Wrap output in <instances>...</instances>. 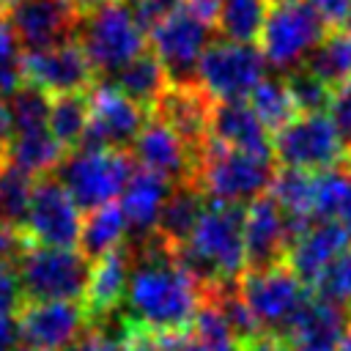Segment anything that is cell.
<instances>
[{"label": "cell", "mask_w": 351, "mask_h": 351, "mask_svg": "<svg viewBox=\"0 0 351 351\" xmlns=\"http://www.w3.org/2000/svg\"><path fill=\"white\" fill-rule=\"evenodd\" d=\"M134 176V159L118 148H74L58 165V181L85 211L115 203Z\"/></svg>", "instance_id": "cell-5"}, {"label": "cell", "mask_w": 351, "mask_h": 351, "mask_svg": "<svg viewBox=\"0 0 351 351\" xmlns=\"http://www.w3.org/2000/svg\"><path fill=\"white\" fill-rule=\"evenodd\" d=\"M348 176H351V159H348Z\"/></svg>", "instance_id": "cell-48"}, {"label": "cell", "mask_w": 351, "mask_h": 351, "mask_svg": "<svg viewBox=\"0 0 351 351\" xmlns=\"http://www.w3.org/2000/svg\"><path fill=\"white\" fill-rule=\"evenodd\" d=\"M74 38L82 47L93 74L101 77H115L126 63L145 52V30L134 22L126 0H112L80 14Z\"/></svg>", "instance_id": "cell-4"}, {"label": "cell", "mask_w": 351, "mask_h": 351, "mask_svg": "<svg viewBox=\"0 0 351 351\" xmlns=\"http://www.w3.org/2000/svg\"><path fill=\"white\" fill-rule=\"evenodd\" d=\"M241 351H291V348H288V343H285L282 337H277V335H258L255 340L244 343Z\"/></svg>", "instance_id": "cell-44"}, {"label": "cell", "mask_w": 351, "mask_h": 351, "mask_svg": "<svg viewBox=\"0 0 351 351\" xmlns=\"http://www.w3.org/2000/svg\"><path fill=\"white\" fill-rule=\"evenodd\" d=\"M0 27H3V14H0Z\"/></svg>", "instance_id": "cell-50"}, {"label": "cell", "mask_w": 351, "mask_h": 351, "mask_svg": "<svg viewBox=\"0 0 351 351\" xmlns=\"http://www.w3.org/2000/svg\"><path fill=\"white\" fill-rule=\"evenodd\" d=\"M22 55L25 52H22L16 36L3 22V27H0V99H8L11 93H16L25 85Z\"/></svg>", "instance_id": "cell-38"}, {"label": "cell", "mask_w": 351, "mask_h": 351, "mask_svg": "<svg viewBox=\"0 0 351 351\" xmlns=\"http://www.w3.org/2000/svg\"><path fill=\"white\" fill-rule=\"evenodd\" d=\"M239 296L250 307L261 332L277 337L291 329V324L313 299L307 285L285 263L269 269H247L239 280Z\"/></svg>", "instance_id": "cell-7"}, {"label": "cell", "mask_w": 351, "mask_h": 351, "mask_svg": "<svg viewBox=\"0 0 351 351\" xmlns=\"http://www.w3.org/2000/svg\"><path fill=\"white\" fill-rule=\"evenodd\" d=\"M313 288H315V299L343 310L351 307V247L324 269V274L315 280Z\"/></svg>", "instance_id": "cell-36"}, {"label": "cell", "mask_w": 351, "mask_h": 351, "mask_svg": "<svg viewBox=\"0 0 351 351\" xmlns=\"http://www.w3.org/2000/svg\"><path fill=\"white\" fill-rule=\"evenodd\" d=\"M288 85V93H291V101L296 107V115H313V112H324L329 107V96H332V88L324 85L318 77H313L310 71L304 69H296L288 74L285 80Z\"/></svg>", "instance_id": "cell-37"}, {"label": "cell", "mask_w": 351, "mask_h": 351, "mask_svg": "<svg viewBox=\"0 0 351 351\" xmlns=\"http://www.w3.org/2000/svg\"><path fill=\"white\" fill-rule=\"evenodd\" d=\"M132 274L126 285V321L148 332H186L203 304V288L178 263L176 247L159 233L126 241Z\"/></svg>", "instance_id": "cell-1"}, {"label": "cell", "mask_w": 351, "mask_h": 351, "mask_svg": "<svg viewBox=\"0 0 351 351\" xmlns=\"http://www.w3.org/2000/svg\"><path fill=\"white\" fill-rule=\"evenodd\" d=\"M208 140H217L230 148L271 154V132L261 123L250 101H214L208 115Z\"/></svg>", "instance_id": "cell-22"}, {"label": "cell", "mask_w": 351, "mask_h": 351, "mask_svg": "<svg viewBox=\"0 0 351 351\" xmlns=\"http://www.w3.org/2000/svg\"><path fill=\"white\" fill-rule=\"evenodd\" d=\"M326 110H329V121L337 129L343 145L351 151V82H346V85L332 90Z\"/></svg>", "instance_id": "cell-39"}, {"label": "cell", "mask_w": 351, "mask_h": 351, "mask_svg": "<svg viewBox=\"0 0 351 351\" xmlns=\"http://www.w3.org/2000/svg\"><path fill=\"white\" fill-rule=\"evenodd\" d=\"M329 33L326 19L307 0H274L261 30V52L280 71H296Z\"/></svg>", "instance_id": "cell-6"}, {"label": "cell", "mask_w": 351, "mask_h": 351, "mask_svg": "<svg viewBox=\"0 0 351 351\" xmlns=\"http://www.w3.org/2000/svg\"><path fill=\"white\" fill-rule=\"evenodd\" d=\"M189 346L192 351H241L239 337L228 326L219 307L203 296V304L189 326Z\"/></svg>", "instance_id": "cell-32"}, {"label": "cell", "mask_w": 351, "mask_h": 351, "mask_svg": "<svg viewBox=\"0 0 351 351\" xmlns=\"http://www.w3.org/2000/svg\"><path fill=\"white\" fill-rule=\"evenodd\" d=\"M266 77V58L255 44L211 41L197 63V85L211 101H247Z\"/></svg>", "instance_id": "cell-9"}, {"label": "cell", "mask_w": 351, "mask_h": 351, "mask_svg": "<svg viewBox=\"0 0 351 351\" xmlns=\"http://www.w3.org/2000/svg\"><path fill=\"white\" fill-rule=\"evenodd\" d=\"M250 107L255 110V115L261 118V123L274 134L280 132L291 118H296V107L291 101V93H288V85L285 80H277V77H263L258 82V88L250 93Z\"/></svg>", "instance_id": "cell-33"}, {"label": "cell", "mask_w": 351, "mask_h": 351, "mask_svg": "<svg viewBox=\"0 0 351 351\" xmlns=\"http://www.w3.org/2000/svg\"><path fill=\"white\" fill-rule=\"evenodd\" d=\"M0 3H5V0H0Z\"/></svg>", "instance_id": "cell-52"}, {"label": "cell", "mask_w": 351, "mask_h": 351, "mask_svg": "<svg viewBox=\"0 0 351 351\" xmlns=\"http://www.w3.org/2000/svg\"><path fill=\"white\" fill-rule=\"evenodd\" d=\"M206 206H208V197L197 189L195 181L173 184L162 203V211L156 219V233L173 247L184 244L189 239V233L195 230Z\"/></svg>", "instance_id": "cell-25"}, {"label": "cell", "mask_w": 351, "mask_h": 351, "mask_svg": "<svg viewBox=\"0 0 351 351\" xmlns=\"http://www.w3.org/2000/svg\"><path fill=\"white\" fill-rule=\"evenodd\" d=\"M77 19L80 14L69 0H19L5 11V25L25 52L71 41Z\"/></svg>", "instance_id": "cell-15"}, {"label": "cell", "mask_w": 351, "mask_h": 351, "mask_svg": "<svg viewBox=\"0 0 351 351\" xmlns=\"http://www.w3.org/2000/svg\"><path fill=\"white\" fill-rule=\"evenodd\" d=\"M88 132L80 148H129L148 121V110L123 96L112 82H93L88 88Z\"/></svg>", "instance_id": "cell-13"}, {"label": "cell", "mask_w": 351, "mask_h": 351, "mask_svg": "<svg viewBox=\"0 0 351 351\" xmlns=\"http://www.w3.org/2000/svg\"><path fill=\"white\" fill-rule=\"evenodd\" d=\"M88 96L85 93H69V96H52V107H49V121L47 129L49 134L66 148H80L85 132H88Z\"/></svg>", "instance_id": "cell-31"}, {"label": "cell", "mask_w": 351, "mask_h": 351, "mask_svg": "<svg viewBox=\"0 0 351 351\" xmlns=\"http://www.w3.org/2000/svg\"><path fill=\"white\" fill-rule=\"evenodd\" d=\"M351 247L348 233L329 219H318L313 222L302 236H296L285 252V266L304 282V285H315V280L324 274V269L343 255Z\"/></svg>", "instance_id": "cell-19"}, {"label": "cell", "mask_w": 351, "mask_h": 351, "mask_svg": "<svg viewBox=\"0 0 351 351\" xmlns=\"http://www.w3.org/2000/svg\"><path fill=\"white\" fill-rule=\"evenodd\" d=\"M176 258L197 280L203 293L236 285L247 271L244 206L208 200L189 239L176 247Z\"/></svg>", "instance_id": "cell-2"}, {"label": "cell", "mask_w": 351, "mask_h": 351, "mask_svg": "<svg viewBox=\"0 0 351 351\" xmlns=\"http://www.w3.org/2000/svg\"><path fill=\"white\" fill-rule=\"evenodd\" d=\"M11 121H14V132H33V129H47L49 121V107H52V96L44 93L41 88L25 82L16 93H11L5 99Z\"/></svg>", "instance_id": "cell-35"}, {"label": "cell", "mask_w": 351, "mask_h": 351, "mask_svg": "<svg viewBox=\"0 0 351 351\" xmlns=\"http://www.w3.org/2000/svg\"><path fill=\"white\" fill-rule=\"evenodd\" d=\"M346 151L348 148L324 112L296 115L271 137L274 162L304 173H324L337 167Z\"/></svg>", "instance_id": "cell-11"}, {"label": "cell", "mask_w": 351, "mask_h": 351, "mask_svg": "<svg viewBox=\"0 0 351 351\" xmlns=\"http://www.w3.org/2000/svg\"><path fill=\"white\" fill-rule=\"evenodd\" d=\"M214 25L200 19L184 3L151 30L154 55L162 63L170 85H197V63L211 44Z\"/></svg>", "instance_id": "cell-10"}, {"label": "cell", "mask_w": 351, "mask_h": 351, "mask_svg": "<svg viewBox=\"0 0 351 351\" xmlns=\"http://www.w3.org/2000/svg\"><path fill=\"white\" fill-rule=\"evenodd\" d=\"M14 351H36V348H27V346H16Z\"/></svg>", "instance_id": "cell-47"}, {"label": "cell", "mask_w": 351, "mask_h": 351, "mask_svg": "<svg viewBox=\"0 0 351 351\" xmlns=\"http://www.w3.org/2000/svg\"><path fill=\"white\" fill-rule=\"evenodd\" d=\"M112 85H115L123 96H129L132 101H137L140 107H145V110L151 112L154 104L159 101V96L167 90L170 82H167V74H165L162 63L156 60V55L145 49L143 55H137L132 63H126V66L115 74Z\"/></svg>", "instance_id": "cell-29"}, {"label": "cell", "mask_w": 351, "mask_h": 351, "mask_svg": "<svg viewBox=\"0 0 351 351\" xmlns=\"http://www.w3.org/2000/svg\"><path fill=\"white\" fill-rule=\"evenodd\" d=\"M351 318L343 307L321 299H310L291 329L282 335L291 351H340Z\"/></svg>", "instance_id": "cell-20"}, {"label": "cell", "mask_w": 351, "mask_h": 351, "mask_svg": "<svg viewBox=\"0 0 351 351\" xmlns=\"http://www.w3.org/2000/svg\"><path fill=\"white\" fill-rule=\"evenodd\" d=\"M302 69L318 77L332 90L351 82V25L329 27V33L310 52Z\"/></svg>", "instance_id": "cell-27"}, {"label": "cell", "mask_w": 351, "mask_h": 351, "mask_svg": "<svg viewBox=\"0 0 351 351\" xmlns=\"http://www.w3.org/2000/svg\"><path fill=\"white\" fill-rule=\"evenodd\" d=\"M211 99L200 90V85H167V90L154 104L151 115L167 121L197 154L208 143V115H211Z\"/></svg>", "instance_id": "cell-21"}, {"label": "cell", "mask_w": 351, "mask_h": 351, "mask_svg": "<svg viewBox=\"0 0 351 351\" xmlns=\"http://www.w3.org/2000/svg\"><path fill=\"white\" fill-rule=\"evenodd\" d=\"M22 74L25 82L41 88L49 96H69V93H85L93 85V69L77 44V38L25 52L22 55Z\"/></svg>", "instance_id": "cell-14"}, {"label": "cell", "mask_w": 351, "mask_h": 351, "mask_svg": "<svg viewBox=\"0 0 351 351\" xmlns=\"http://www.w3.org/2000/svg\"><path fill=\"white\" fill-rule=\"evenodd\" d=\"M274 156L208 140L197 154L192 181L211 203L244 206L263 197L274 181Z\"/></svg>", "instance_id": "cell-3"}, {"label": "cell", "mask_w": 351, "mask_h": 351, "mask_svg": "<svg viewBox=\"0 0 351 351\" xmlns=\"http://www.w3.org/2000/svg\"><path fill=\"white\" fill-rule=\"evenodd\" d=\"M3 162L38 178L52 173L63 162V145L49 134V129L14 132L11 143L3 151Z\"/></svg>", "instance_id": "cell-26"}, {"label": "cell", "mask_w": 351, "mask_h": 351, "mask_svg": "<svg viewBox=\"0 0 351 351\" xmlns=\"http://www.w3.org/2000/svg\"><path fill=\"white\" fill-rule=\"evenodd\" d=\"M329 27H343L351 19V0H307Z\"/></svg>", "instance_id": "cell-43"}, {"label": "cell", "mask_w": 351, "mask_h": 351, "mask_svg": "<svg viewBox=\"0 0 351 351\" xmlns=\"http://www.w3.org/2000/svg\"><path fill=\"white\" fill-rule=\"evenodd\" d=\"M266 0H219L217 30L236 44H255L266 19Z\"/></svg>", "instance_id": "cell-30"}, {"label": "cell", "mask_w": 351, "mask_h": 351, "mask_svg": "<svg viewBox=\"0 0 351 351\" xmlns=\"http://www.w3.org/2000/svg\"><path fill=\"white\" fill-rule=\"evenodd\" d=\"M88 321V313L77 302H25L16 326L19 340L36 351H66Z\"/></svg>", "instance_id": "cell-17"}, {"label": "cell", "mask_w": 351, "mask_h": 351, "mask_svg": "<svg viewBox=\"0 0 351 351\" xmlns=\"http://www.w3.org/2000/svg\"><path fill=\"white\" fill-rule=\"evenodd\" d=\"M5 3H8V5H11V3H19V0H5Z\"/></svg>", "instance_id": "cell-49"}, {"label": "cell", "mask_w": 351, "mask_h": 351, "mask_svg": "<svg viewBox=\"0 0 351 351\" xmlns=\"http://www.w3.org/2000/svg\"><path fill=\"white\" fill-rule=\"evenodd\" d=\"M66 351H123V337H118L107 329H88Z\"/></svg>", "instance_id": "cell-42"}, {"label": "cell", "mask_w": 351, "mask_h": 351, "mask_svg": "<svg viewBox=\"0 0 351 351\" xmlns=\"http://www.w3.org/2000/svg\"><path fill=\"white\" fill-rule=\"evenodd\" d=\"M129 241V225L126 217L115 203L99 206L93 211H88V217L82 219V233H80V252L90 261L123 247Z\"/></svg>", "instance_id": "cell-28"}, {"label": "cell", "mask_w": 351, "mask_h": 351, "mask_svg": "<svg viewBox=\"0 0 351 351\" xmlns=\"http://www.w3.org/2000/svg\"><path fill=\"white\" fill-rule=\"evenodd\" d=\"M30 247H33V244H30V239L25 236L22 228H16V225L0 219V266L16 269L19 258H22Z\"/></svg>", "instance_id": "cell-41"}, {"label": "cell", "mask_w": 351, "mask_h": 351, "mask_svg": "<svg viewBox=\"0 0 351 351\" xmlns=\"http://www.w3.org/2000/svg\"><path fill=\"white\" fill-rule=\"evenodd\" d=\"M346 233H348V239H351V192H348V197L343 200V206H340V211H337V219H335Z\"/></svg>", "instance_id": "cell-45"}, {"label": "cell", "mask_w": 351, "mask_h": 351, "mask_svg": "<svg viewBox=\"0 0 351 351\" xmlns=\"http://www.w3.org/2000/svg\"><path fill=\"white\" fill-rule=\"evenodd\" d=\"M22 296L30 302H77L85 296L90 261L80 250L33 244L16 263Z\"/></svg>", "instance_id": "cell-8"}, {"label": "cell", "mask_w": 351, "mask_h": 351, "mask_svg": "<svg viewBox=\"0 0 351 351\" xmlns=\"http://www.w3.org/2000/svg\"><path fill=\"white\" fill-rule=\"evenodd\" d=\"M291 230L282 208L269 197H258L244 208V252L247 269H269L285 263Z\"/></svg>", "instance_id": "cell-18"}, {"label": "cell", "mask_w": 351, "mask_h": 351, "mask_svg": "<svg viewBox=\"0 0 351 351\" xmlns=\"http://www.w3.org/2000/svg\"><path fill=\"white\" fill-rule=\"evenodd\" d=\"M74 8H77V14H88V11H93V8H99V5H107V3H112V0H69Z\"/></svg>", "instance_id": "cell-46"}, {"label": "cell", "mask_w": 351, "mask_h": 351, "mask_svg": "<svg viewBox=\"0 0 351 351\" xmlns=\"http://www.w3.org/2000/svg\"><path fill=\"white\" fill-rule=\"evenodd\" d=\"M129 274H132V252L126 244L96 258V263L90 266L85 304H82L88 313V321L104 318L121 304V299L126 296Z\"/></svg>", "instance_id": "cell-23"}, {"label": "cell", "mask_w": 351, "mask_h": 351, "mask_svg": "<svg viewBox=\"0 0 351 351\" xmlns=\"http://www.w3.org/2000/svg\"><path fill=\"white\" fill-rule=\"evenodd\" d=\"M132 148V159L134 165H140L148 173L162 176L170 184H181V181H192L195 176V165H197V151L162 118L148 115L145 126L140 129V134L134 137Z\"/></svg>", "instance_id": "cell-16"}, {"label": "cell", "mask_w": 351, "mask_h": 351, "mask_svg": "<svg viewBox=\"0 0 351 351\" xmlns=\"http://www.w3.org/2000/svg\"><path fill=\"white\" fill-rule=\"evenodd\" d=\"M0 165H3V156H0Z\"/></svg>", "instance_id": "cell-51"}, {"label": "cell", "mask_w": 351, "mask_h": 351, "mask_svg": "<svg viewBox=\"0 0 351 351\" xmlns=\"http://www.w3.org/2000/svg\"><path fill=\"white\" fill-rule=\"evenodd\" d=\"M184 0H126L134 22L143 27V30H154L165 16H170Z\"/></svg>", "instance_id": "cell-40"}, {"label": "cell", "mask_w": 351, "mask_h": 351, "mask_svg": "<svg viewBox=\"0 0 351 351\" xmlns=\"http://www.w3.org/2000/svg\"><path fill=\"white\" fill-rule=\"evenodd\" d=\"M170 186L173 184L156 173L134 170V176L129 178V184L123 186L118 197V206L129 225V239H145L156 233V219H159V211H162V203Z\"/></svg>", "instance_id": "cell-24"}, {"label": "cell", "mask_w": 351, "mask_h": 351, "mask_svg": "<svg viewBox=\"0 0 351 351\" xmlns=\"http://www.w3.org/2000/svg\"><path fill=\"white\" fill-rule=\"evenodd\" d=\"M22 230L30 239V244H38V247L71 250L74 244H80L82 208L74 203V197L52 173L36 178Z\"/></svg>", "instance_id": "cell-12"}, {"label": "cell", "mask_w": 351, "mask_h": 351, "mask_svg": "<svg viewBox=\"0 0 351 351\" xmlns=\"http://www.w3.org/2000/svg\"><path fill=\"white\" fill-rule=\"evenodd\" d=\"M33 186L36 178L11 167V165H0V219L11 222L16 228H22L30 197H33Z\"/></svg>", "instance_id": "cell-34"}]
</instances>
